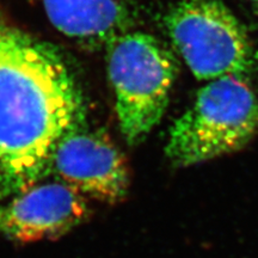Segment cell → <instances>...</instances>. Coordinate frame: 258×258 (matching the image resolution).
I'll use <instances>...</instances> for the list:
<instances>
[{
    "instance_id": "cell-1",
    "label": "cell",
    "mask_w": 258,
    "mask_h": 258,
    "mask_svg": "<svg viewBox=\"0 0 258 258\" xmlns=\"http://www.w3.org/2000/svg\"><path fill=\"white\" fill-rule=\"evenodd\" d=\"M83 120L62 56L0 18V200L46 178L59 140Z\"/></svg>"
},
{
    "instance_id": "cell-2",
    "label": "cell",
    "mask_w": 258,
    "mask_h": 258,
    "mask_svg": "<svg viewBox=\"0 0 258 258\" xmlns=\"http://www.w3.org/2000/svg\"><path fill=\"white\" fill-rule=\"evenodd\" d=\"M258 133V98L246 80H211L175 122L165 148L171 164L185 167L233 153Z\"/></svg>"
},
{
    "instance_id": "cell-3",
    "label": "cell",
    "mask_w": 258,
    "mask_h": 258,
    "mask_svg": "<svg viewBox=\"0 0 258 258\" xmlns=\"http://www.w3.org/2000/svg\"><path fill=\"white\" fill-rule=\"evenodd\" d=\"M176 57L152 35L127 31L108 44V73L120 129L129 145L144 140L169 104Z\"/></svg>"
},
{
    "instance_id": "cell-4",
    "label": "cell",
    "mask_w": 258,
    "mask_h": 258,
    "mask_svg": "<svg viewBox=\"0 0 258 258\" xmlns=\"http://www.w3.org/2000/svg\"><path fill=\"white\" fill-rule=\"evenodd\" d=\"M164 23L177 53L199 80H246L256 71V51L224 0H173Z\"/></svg>"
},
{
    "instance_id": "cell-5",
    "label": "cell",
    "mask_w": 258,
    "mask_h": 258,
    "mask_svg": "<svg viewBox=\"0 0 258 258\" xmlns=\"http://www.w3.org/2000/svg\"><path fill=\"white\" fill-rule=\"evenodd\" d=\"M50 173L82 195L104 202L121 201L128 191V169L121 152L106 135L86 127L84 120L59 140Z\"/></svg>"
},
{
    "instance_id": "cell-6",
    "label": "cell",
    "mask_w": 258,
    "mask_h": 258,
    "mask_svg": "<svg viewBox=\"0 0 258 258\" xmlns=\"http://www.w3.org/2000/svg\"><path fill=\"white\" fill-rule=\"evenodd\" d=\"M89 208L64 183L35 184L0 206V237L18 241L57 238L82 224Z\"/></svg>"
},
{
    "instance_id": "cell-7",
    "label": "cell",
    "mask_w": 258,
    "mask_h": 258,
    "mask_svg": "<svg viewBox=\"0 0 258 258\" xmlns=\"http://www.w3.org/2000/svg\"><path fill=\"white\" fill-rule=\"evenodd\" d=\"M43 5L57 31L83 43L109 44L128 31L124 0H43Z\"/></svg>"
},
{
    "instance_id": "cell-8",
    "label": "cell",
    "mask_w": 258,
    "mask_h": 258,
    "mask_svg": "<svg viewBox=\"0 0 258 258\" xmlns=\"http://www.w3.org/2000/svg\"><path fill=\"white\" fill-rule=\"evenodd\" d=\"M251 2H253L254 4H257V3H258V0H251Z\"/></svg>"
},
{
    "instance_id": "cell-9",
    "label": "cell",
    "mask_w": 258,
    "mask_h": 258,
    "mask_svg": "<svg viewBox=\"0 0 258 258\" xmlns=\"http://www.w3.org/2000/svg\"><path fill=\"white\" fill-rule=\"evenodd\" d=\"M256 10H257V14H258V3L256 4Z\"/></svg>"
}]
</instances>
